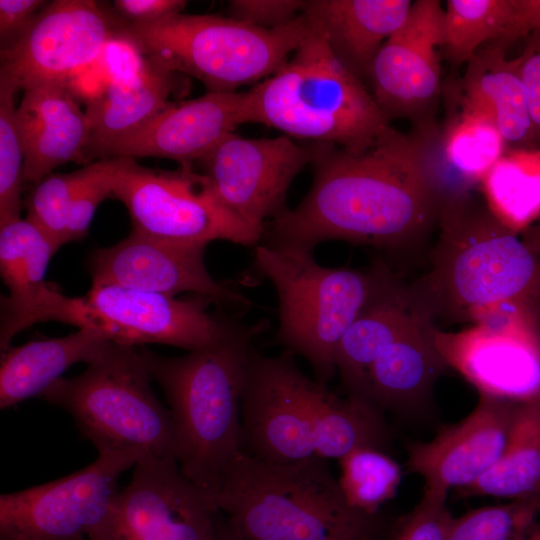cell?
<instances>
[{
	"instance_id": "20",
	"label": "cell",
	"mask_w": 540,
	"mask_h": 540,
	"mask_svg": "<svg viewBox=\"0 0 540 540\" xmlns=\"http://www.w3.org/2000/svg\"><path fill=\"white\" fill-rule=\"evenodd\" d=\"M247 124V92H207L172 102L151 121L109 145L108 157H158L193 165L225 136Z\"/></svg>"
},
{
	"instance_id": "7",
	"label": "cell",
	"mask_w": 540,
	"mask_h": 540,
	"mask_svg": "<svg viewBox=\"0 0 540 540\" xmlns=\"http://www.w3.org/2000/svg\"><path fill=\"white\" fill-rule=\"evenodd\" d=\"M255 270L269 280L278 298L277 341L304 357L316 381L336 371V351L346 330L378 289L388 265L368 270L324 267L313 251L257 244Z\"/></svg>"
},
{
	"instance_id": "44",
	"label": "cell",
	"mask_w": 540,
	"mask_h": 540,
	"mask_svg": "<svg viewBox=\"0 0 540 540\" xmlns=\"http://www.w3.org/2000/svg\"><path fill=\"white\" fill-rule=\"evenodd\" d=\"M516 5L522 35L540 31V0H516Z\"/></svg>"
},
{
	"instance_id": "8",
	"label": "cell",
	"mask_w": 540,
	"mask_h": 540,
	"mask_svg": "<svg viewBox=\"0 0 540 540\" xmlns=\"http://www.w3.org/2000/svg\"><path fill=\"white\" fill-rule=\"evenodd\" d=\"M151 381L141 350L109 342L84 372L58 379L39 398L67 411L98 452L177 461L173 417Z\"/></svg>"
},
{
	"instance_id": "25",
	"label": "cell",
	"mask_w": 540,
	"mask_h": 540,
	"mask_svg": "<svg viewBox=\"0 0 540 540\" xmlns=\"http://www.w3.org/2000/svg\"><path fill=\"white\" fill-rule=\"evenodd\" d=\"M509 45L494 41L482 46L466 63L458 96L494 121L508 149L535 148L521 79V55L507 56Z\"/></svg>"
},
{
	"instance_id": "43",
	"label": "cell",
	"mask_w": 540,
	"mask_h": 540,
	"mask_svg": "<svg viewBox=\"0 0 540 540\" xmlns=\"http://www.w3.org/2000/svg\"><path fill=\"white\" fill-rule=\"evenodd\" d=\"M46 3L42 0H0L1 50L24 34Z\"/></svg>"
},
{
	"instance_id": "39",
	"label": "cell",
	"mask_w": 540,
	"mask_h": 540,
	"mask_svg": "<svg viewBox=\"0 0 540 540\" xmlns=\"http://www.w3.org/2000/svg\"><path fill=\"white\" fill-rule=\"evenodd\" d=\"M452 519L446 501L422 497L391 540H445Z\"/></svg>"
},
{
	"instance_id": "31",
	"label": "cell",
	"mask_w": 540,
	"mask_h": 540,
	"mask_svg": "<svg viewBox=\"0 0 540 540\" xmlns=\"http://www.w3.org/2000/svg\"><path fill=\"white\" fill-rule=\"evenodd\" d=\"M462 496L517 500L540 495V400L516 403L504 448Z\"/></svg>"
},
{
	"instance_id": "47",
	"label": "cell",
	"mask_w": 540,
	"mask_h": 540,
	"mask_svg": "<svg viewBox=\"0 0 540 540\" xmlns=\"http://www.w3.org/2000/svg\"><path fill=\"white\" fill-rule=\"evenodd\" d=\"M513 540H540V524L535 522Z\"/></svg>"
},
{
	"instance_id": "41",
	"label": "cell",
	"mask_w": 540,
	"mask_h": 540,
	"mask_svg": "<svg viewBox=\"0 0 540 540\" xmlns=\"http://www.w3.org/2000/svg\"><path fill=\"white\" fill-rule=\"evenodd\" d=\"M533 36L521 54V79L524 85L531 126L533 143L540 149V31Z\"/></svg>"
},
{
	"instance_id": "30",
	"label": "cell",
	"mask_w": 540,
	"mask_h": 540,
	"mask_svg": "<svg viewBox=\"0 0 540 540\" xmlns=\"http://www.w3.org/2000/svg\"><path fill=\"white\" fill-rule=\"evenodd\" d=\"M455 110L440 128L438 162L453 196L471 192L508 149L494 121L455 93Z\"/></svg>"
},
{
	"instance_id": "29",
	"label": "cell",
	"mask_w": 540,
	"mask_h": 540,
	"mask_svg": "<svg viewBox=\"0 0 540 540\" xmlns=\"http://www.w3.org/2000/svg\"><path fill=\"white\" fill-rule=\"evenodd\" d=\"M299 387L311 423L316 456L341 459L359 448L381 450L388 432L379 407L373 402L354 395L339 397L325 384L303 373Z\"/></svg>"
},
{
	"instance_id": "34",
	"label": "cell",
	"mask_w": 540,
	"mask_h": 540,
	"mask_svg": "<svg viewBox=\"0 0 540 540\" xmlns=\"http://www.w3.org/2000/svg\"><path fill=\"white\" fill-rule=\"evenodd\" d=\"M340 461L338 483L346 503L371 517L395 497L402 478L399 464L382 450L359 448Z\"/></svg>"
},
{
	"instance_id": "18",
	"label": "cell",
	"mask_w": 540,
	"mask_h": 540,
	"mask_svg": "<svg viewBox=\"0 0 540 540\" xmlns=\"http://www.w3.org/2000/svg\"><path fill=\"white\" fill-rule=\"evenodd\" d=\"M206 247L131 231L118 243L94 250L87 266L92 286L118 285L172 297L189 292L209 297L221 307L248 308L250 300L209 274Z\"/></svg>"
},
{
	"instance_id": "40",
	"label": "cell",
	"mask_w": 540,
	"mask_h": 540,
	"mask_svg": "<svg viewBox=\"0 0 540 540\" xmlns=\"http://www.w3.org/2000/svg\"><path fill=\"white\" fill-rule=\"evenodd\" d=\"M300 0H232L228 16L261 28L273 29L287 25L302 12Z\"/></svg>"
},
{
	"instance_id": "15",
	"label": "cell",
	"mask_w": 540,
	"mask_h": 540,
	"mask_svg": "<svg viewBox=\"0 0 540 540\" xmlns=\"http://www.w3.org/2000/svg\"><path fill=\"white\" fill-rule=\"evenodd\" d=\"M314 157V143L301 145L286 135L246 138L232 132L195 163L222 203L263 237L267 220L287 209L293 180Z\"/></svg>"
},
{
	"instance_id": "14",
	"label": "cell",
	"mask_w": 540,
	"mask_h": 540,
	"mask_svg": "<svg viewBox=\"0 0 540 540\" xmlns=\"http://www.w3.org/2000/svg\"><path fill=\"white\" fill-rule=\"evenodd\" d=\"M116 41L117 23L110 10L93 0H55L1 50L0 77L17 92L40 83L70 85Z\"/></svg>"
},
{
	"instance_id": "45",
	"label": "cell",
	"mask_w": 540,
	"mask_h": 540,
	"mask_svg": "<svg viewBox=\"0 0 540 540\" xmlns=\"http://www.w3.org/2000/svg\"><path fill=\"white\" fill-rule=\"evenodd\" d=\"M217 538L218 540H245L237 525L221 511L217 516Z\"/></svg>"
},
{
	"instance_id": "21",
	"label": "cell",
	"mask_w": 540,
	"mask_h": 540,
	"mask_svg": "<svg viewBox=\"0 0 540 540\" xmlns=\"http://www.w3.org/2000/svg\"><path fill=\"white\" fill-rule=\"evenodd\" d=\"M16 121L24 151V183L35 186L67 162L89 164V123L69 84L49 82L25 88Z\"/></svg>"
},
{
	"instance_id": "26",
	"label": "cell",
	"mask_w": 540,
	"mask_h": 540,
	"mask_svg": "<svg viewBox=\"0 0 540 540\" xmlns=\"http://www.w3.org/2000/svg\"><path fill=\"white\" fill-rule=\"evenodd\" d=\"M436 326L422 316L380 354L367 373L366 399L376 406L401 409L429 396L448 369L434 343Z\"/></svg>"
},
{
	"instance_id": "48",
	"label": "cell",
	"mask_w": 540,
	"mask_h": 540,
	"mask_svg": "<svg viewBox=\"0 0 540 540\" xmlns=\"http://www.w3.org/2000/svg\"><path fill=\"white\" fill-rule=\"evenodd\" d=\"M351 540H369V536H368V534H366V535H363V536H360V537L353 538Z\"/></svg>"
},
{
	"instance_id": "32",
	"label": "cell",
	"mask_w": 540,
	"mask_h": 540,
	"mask_svg": "<svg viewBox=\"0 0 540 540\" xmlns=\"http://www.w3.org/2000/svg\"><path fill=\"white\" fill-rule=\"evenodd\" d=\"M480 185L492 213L522 233L540 218V149H507Z\"/></svg>"
},
{
	"instance_id": "9",
	"label": "cell",
	"mask_w": 540,
	"mask_h": 540,
	"mask_svg": "<svg viewBox=\"0 0 540 540\" xmlns=\"http://www.w3.org/2000/svg\"><path fill=\"white\" fill-rule=\"evenodd\" d=\"M206 296L186 299L118 285L91 286L71 297L48 283L27 318V327L57 321L92 330L111 342L137 346L164 344L188 351L208 345L236 321L211 313Z\"/></svg>"
},
{
	"instance_id": "10",
	"label": "cell",
	"mask_w": 540,
	"mask_h": 540,
	"mask_svg": "<svg viewBox=\"0 0 540 540\" xmlns=\"http://www.w3.org/2000/svg\"><path fill=\"white\" fill-rule=\"evenodd\" d=\"M112 196L127 208L131 231L151 238L202 246L215 240L249 246L262 239L222 203L193 165L167 171L120 157Z\"/></svg>"
},
{
	"instance_id": "35",
	"label": "cell",
	"mask_w": 540,
	"mask_h": 540,
	"mask_svg": "<svg viewBox=\"0 0 540 540\" xmlns=\"http://www.w3.org/2000/svg\"><path fill=\"white\" fill-rule=\"evenodd\" d=\"M540 495L484 506L453 517L445 540H513L536 522Z\"/></svg>"
},
{
	"instance_id": "11",
	"label": "cell",
	"mask_w": 540,
	"mask_h": 540,
	"mask_svg": "<svg viewBox=\"0 0 540 540\" xmlns=\"http://www.w3.org/2000/svg\"><path fill=\"white\" fill-rule=\"evenodd\" d=\"M436 348L480 396L540 400V300L501 305L459 330L434 328Z\"/></svg>"
},
{
	"instance_id": "38",
	"label": "cell",
	"mask_w": 540,
	"mask_h": 540,
	"mask_svg": "<svg viewBox=\"0 0 540 540\" xmlns=\"http://www.w3.org/2000/svg\"><path fill=\"white\" fill-rule=\"evenodd\" d=\"M120 165V157L98 159L88 164V173L81 184L71 207L66 244L83 239L98 206L112 196L114 178Z\"/></svg>"
},
{
	"instance_id": "17",
	"label": "cell",
	"mask_w": 540,
	"mask_h": 540,
	"mask_svg": "<svg viewBox=\"0 0 540 540\" xmlns=\"http://www.w3.org/2000/svg\"><path fill=\"white\" fill-rule=\"evenodd\" d=\"M293 355L252 351L241 397L243 452L287 463L316 456Z\"/></svg>"
},
{
	"instance_id": "37",
	"label": "cell",
	"mask_w": 540,
	"mask_h": 540,
	"mask_svg": "<svg viewBox=\"0 0 540 540\" xmlns=\"http://www.w3.org/2000/svg\"><path fill=\"white\" fill-rule=\"evenodd\" d=\"M88 164L68 173H54L34 186L25 202L27 219L59 247L66 244L68 217Z\"/></svg>"
},
{
	"instance_id": "4",
	"label": "cell",
	"mask_w": 540,
	"mask_h": 540,
	"mask_svg": "<svg viewBox=\"0 0 540 540\" xmlns=\"http://www.w3.org/2000/svg\"><path fill=\"white\" fill-rule=\"evenodd\" d=\"M246 92L247 123L292 139L359 152L391 126L364 82L339 62L311 22L293 55Z\"/></svg>"
},
{
	"instance_id": "6",
	"label": "cell",
	"mask_w": 540,
	"mask_h": 540,
	"mask_svg": "<svg viewBox=\"0 0 540 540\" xmlns=\"http://www.w3.org/2000/svg\"><path fill=\"white\" fill-rule=\"evenodd\" d=\"M117 38L141 57L201 81L207 92L232 93L273 75L310 30L304 13L266 29L231 17L178 13L146 25L118 21Z\"/></svg>"
},
{
	"instance_id": "42",
	"label": "cell",
	"mask_w": 540,
	"mask_h": 540,
	"mask_svg": "<svg viewBox=\"0 0 540 540\" xmlns=\"http://www.w3.org/2000/svg\"><path fill=\"white\" fill-rule=\"evenodd\" d=\"M186 6L184 0H115L110 11L122 23L146 25L182 13Z\"/></svg>"
},
{
	"instance_id": "13",
	"label": "cell",
	"mask_w": 540,
	"mask_h": 540,
	"mask_svg": "<svg viewBox=\"0 0 540 540\" xmlns=\"http://www.w3.org/2000/svg\"><path fill=\"white\" fill-rule=\"evenodd\" d=\"M139 456L98 452L68 476L0 496V540H87L102 522L120 475Z\"/></svg>"
},
{
	"instance_id": "5",
	"label": "cell",
	"mask_w": 540,
	"mask_h": 540,
	"mask_svg": "<svg viewBox=\"0 0 540 540\" xmlns=\"http://www.w3.org/2000/svg\"><path fill=\"white\" fill-rule=\"evenodd\" d=\"M214 500L245 540H351L368 534L370 517L346 503L318 456L278 463L242 452Z\"/></svg>"
},
{
	"instance_id": "33",
	"label": "cell",
	"mask_w": 540,
	"mask_h": 540,
	"mask_svg": "<svg viewBox=\"0 0 540 540\" xmlns=\"http://www.w3.org/2000/svg\"><path fill=\"white\" fill-rule=\"evenodd\" d=\"M443 32V56L454 67L466 64L487 43L510 46L522 37L516 0H448Z\"/></svg>"
},
{
	"instance_id": "19",
	"label": "cell",
	"mask_w": 540,
	"mask_h": 540,
	"mask_svg": "<svg viewBox=\"0 0 540 540\" xmlns=\"http://www.w3.org/2000/svg\"><path fill=\"white\" fill-rule=\"evenodd\" d=\"M515 405L479 395L462 420L443 426L429 441L410 444L406 465L422 478V497L446 501L450 490L479 480L504 448Z\"/></svg>"
},
{
	"instance_id": "28",
	"label": "cell",
	"mask_w": 540,
	"mask_h": 540,
	"mask_svg": "<svg viewBox=\"0 0 540 540\" xmlns=\"http://www.w3.org/2000/svg\"><path fill=\"white\" fill-rule=\"evenodd\" d=\"M111 342L88 329L44 338L1 352L0 408L40 397L73 364L91 362Z\"/></svg>"
},
{
	"instance_id": "2",
	"label": "cell",
	"mask_w": 540,
	"mask_h": 540,
	"mask_svg": "<svg viewBox=\"0 0 540 540\" xmlns=\"http://www.w3.org/2000/svg\"><path fill=\"white\" fill-rule=\"evenodd\" d=\"M428 272L409 284L438 326L476 323L508 303L540 300V258L471 192L441 211Z\"/></svg>"
},
{
	"instance_id": "3",
	"label": "cell",
	"mask_w": 540,
	"mask_h": 540,
	"mask_svg": "<svg viewBox=\"0 0 540 540\" xmlns=\"http://www.w3.org/2000/svg\"><path fill=\"white\" fill-rule=\"evenodd\" d=\"M267 325L235 321L208 345L176 357L141 349L169 404L180 470L213 497L243 452L241 397L252 342Z\"/></svg>"
},
{
	"instance_id": "36",
	"label": "cell",
	"mask_w": 540,
	"mask_h": 540,
	"mask_svg": "<svg viewBox=\"0 0 540 540\" xmlns=\"http://www.w3.org/2000/svg\"><path fill=\"white\" fill-rule=\"evenodd\" d=\"M16 89L0 77V226L20 218L24 151L14 97Z\"/></svg>"
},
{
	"instance_id": "46",
	"label": "cell",
	"mask_w": 540,
	"mask_h": 540,
	"mask_svg": "<svg viewBox=\"0 0 540 540\" xmlns=\"http://www.w3.org/2000/svg\"><path fill=\"white\" fill-rule=\"evenodd\" d=\"M525 244L540 258V222L535 223L522 232Z\"/></svg>"
},
{
	"instance_id": "12",
	"label": "cell",
	"mask_w": 540,
	"mask_h": 540,
	"mask_svg": "<svg viewBox=\"0 0 540 540\" xmlns=\"http://www.w3.org/2000/svg\"><path fill=\"white\" fill-rule=\"evenodd\" d=\"M219 511L175 459L141 457L87 540H218Z\"/></svg>"
},
{
	"instance_id": "27",
	"label": "cell",
	"mask_w": 540,
	"mask_h": 540,
	"mask_svg": "<svg viewBox=\"0 0 540 540\" xmlns=\"http://www.w3.org/2000/svg\"><path fill=\"white\" fill-rule=\"evenodd\" d=\"M60 247L27 218L0 226V274L9 294L1 298V352L24 330V322L49 282L45 274Z\"/></svg>"
},
{
	"instance_id": "24",
	"label": "cell",
	"mask_w": 540,
	"mask_h": 540,
	"mask_svg": "<svg viewBox=\"0 0 540 540\" xmlns=\"http://www.w3.org/2000/svg\"><path fill=\"white\" fill-rule=\"evenodd\" d=\"M410 0H309L302 13L352 74L364 82L386 40L405 22Z\"/></svg>"
},
{
	"instance_id": "16",
	"label": "cell",
	"mask_w": 540,
	"mask_h": 540,
	"mask_svg": "<svg viewBox=\"0 0 540 540\" xmlns=\"http://www.w3.org/2000/svg\"><path fill=\"white\" fill-rule=\"evenodd\" d=\"M444 8L438 0L412 2L403 25L378 51L369 71L372 96L391 122L433 121L441 93Z\"/></svg>"
},
{
	"instance_id": "22",
	"label": "cell",
	"mask_w": 540,
	"mask_h": 540,
	"mask_svg": "<svg viewBox=\"0 0 540 540\" xmlns=\"http://www.w3.org/2000/svg\"><path fill=\"white\" fill-rule=\"evenodd\" d=\"M187 76L141 57L132 69L119 74L91 100L85 113L89 123L86 157L101 159L115 141L139 129L187 91Z\"/></svg>"
},
{
	"instance_id": "1",
	"label": "cell",
	"mask_w": 540,
	"mask_h": 540,
	"mask_svg": "<svg viewBox=\"0 0 540 540\" xmlns=\"http://www.w3.org/2000/svg\"><path fill=\"white\" fill-rule=\"evenodd\" d=\"M440 128L434 120L406 132L390 126L359 152L314 143L310 189L271 221L264 244L313 251L342 240L394 253L420 243L451 197L437 158Z\"/></svg>"
},
{
	"instance_id": "23",
	"label": "cell",
	"mask_w": 540,
	"mask_h": 540,
	"mask_svg": "<svg viewBox=\"0 0 540 540\" xmlns=\"http://www.w3.org/2000/svg\"><path fill=\"white\" fill-rule=\"evenodd\" d=\"M422 316L428 315L413 298L409 285L388 266L378 289L337 347L336 370L348 395L366 398L370 366Z\"/></svg>"
}]
</instances>
